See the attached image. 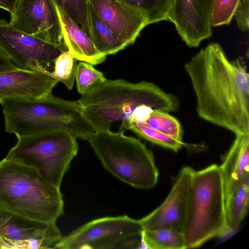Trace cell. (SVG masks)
I'll list each match as a JSON object with an SVG mask.
<instances>
[{"mask_svg": "<svg viewBox=\"0 0 249 249\" xmlns=\"http://www.w3.org/2000/svg\"><path fill=\"white\" fill-rule=\"evenodd\" d=\"M199 117L235 135L249 133V74L241 60H230L212 43L185 64Z\"/></svg>", "mask_w": 249, "mask_h": 249, "instance_id": "1", "label": "cell"}, {"mask_svg": "<svg viewBox=\"0 0 249 249\" xmlns=\"http://www.w3.org/2000/svg\"><path fill=\"white\" fill-rule=\"evenodd\" d=\"M82 113L95 132L110 130L120 123L118 131L129 130L133 122H142L152 111L174 112L179 107L177 97L155 84L108 80L78 100Z\"/></svg>", "mask_w": 249, "mask_h": 249, "instance_id": "2", "label": "cell"}, {"mask_svg": "<svg viewBox=\"0 0 249 249\" xmlns=\"http://www.w3.org/2000/svg\"><path fill=\"white\" fill-rule=\"evenodd\" d=\"M1 105L5 130L17 137L63 130L88 141L95 132L78 101L63 100L52 94L38 99H6Z\"/></svg>", "mask_w": 249, "mask_h": 249, "instance_id": "3", "label": "cell"}, {"mask_svg": "<svg viewBox=\"0 0 249 249\" xmlns=\"http://www.w3.org/2000/svg\"><path fill=\"white\" fill-rule=\"evenodd\" d=\"M0 205L31 219L56 223L63 213L62 194L34 168L0 161Z\"/></svg>", "mask_w": 249, "mask_h": 249, "instance_id": "4", "label": "cell"}, {"mask_svg": "<svg viewBox=\"0 0 249 249\" xmlns=\"http://www.w3.org/2000/svg\"><path fill=\"white\" fill-rule=\"evenodd\" d=\"M182 233L186 249L228 233L223 181L217 164L194 171Z\"/></svg>", "mask_w": 249, "mask_h": 249, "instance_id": "5", "label": "cell"}, {"mask_svg": "<svg viewBox=\"0 0 249 249\" xmlns=\"http://www.w3.org/2000/svg\"><path fill=\"white\" fill-rule=\"evenodd\" d=\"M104 167L131 185L149 189L157 184L159 171L152 152L140 140L124 132H95L88 141Z\"/></svg>", "mask_w": 249, "mask_h": 249, "instance_id": "6", "label": "cell"}, {"mask_svg": "<svg viewBox=\"0 0 249 249\" xmlns=\"http://www.w3.org/2000/svg\"><path fill=\"white\" fill-rule=\"evenodd\" d=\"M5 159L34 168L44 179L60 189L62 180L78 150L76 138L63 131L18 137Z\"/></svg>", "mask_w": 249, "mask_h": 249, "instance_id": "7", "label": "cell"}, {"mask_svg": "<svg viewBox=\"0 0 249 249\" xmlns=\"http://www.w3.org/2000/svg\"><path fill=\"white\" fill-rule=\"evenodd\" d=\"M142 227L127 215L91 220L62 237L55 249H139Z\"/></svg>", "mask_w": 249, "mask_h": 249, "instance_id": "8", "label": "cell"}, {"mask_svg": "<svg viewBox=\"0 0 249 249\" xmlns=\"http://www.w3.org/2000/svg\"><path fill=\"white\" fill-rule=\"evenodd\" d=\"M0 49L20 69L50 74L55 61L65 50L54 44L28 34L0 19Z\"/></svg>", "mask_w": 249, "mask_h": 249, "instance_id": "9", "label": "cell"}, {"mask_svg": "<svg viewBox=\"0 0 249 249\" xmlns=\"http://www.w3.org/2000/svg\"><path fill=\"white\" fill-rule=\"evenodd\" d=\"M62 237L55 223L31 219L0 205V249H55Z\"/></svg>", "mask_w": 249, "mask_h": 249, "instance_id": "10", "label": "cell"}, {"mask_svg": "<svg viewBox=\"0 0 249 249\" xmlns=\"http://www.w3.org/2000/svg\"><path fill=\"white\" fill-rule=\"evenodd\" d=\"M10 23L17 29L68 51L57 7L52 0H18Z\"/></svg>", "mask_w": 249, "mask_h": 249, "instance_id": "11", "label": "cell"}, {"mask_svg": "<svg viewBox=\"0 0 249 249\" xmlns=\"http://www.w3.org/2000/svg\"><path fill=\"white\" fill-rule=\"evenodd\" d=\"M214 0H172L168 20L173 23L182 40L197 47L212 35L211 24Z\"/></svg>", "mask_w": 249, "mask_h": 249, "instance_id": "12", "label": "cell"}, {"mask_svg": "<svg viewBox=\"0 0 249 249\" xmlns=\"http://www.w3.org/2000/svg\"><path fill=\"white\" fill-rule=\"evenodd\" d=\"M194 171L190 167H184L180 171L164 202L139 220L143 231L167 229L182 232Z\"/></svg>", "mask_w": 249, "mask_h": 249, "instance_id": "13", "label": "cell"}, {"mask_svg": "<svg viewBox=\"0 0 249 249\" xmlns=\"http://www.w3.org/2000/svg\"><path fill=\"white\" fill-rule=\"evenodd\" d=\"M97 16L126 46L133 44L147 25L140 11L120 0H89Z\"/></svg>", "mask_w": 249, "mask_h": 249, "instance_id": "14", "label": "cell"}, {"mask_svg": "<svg viewBox=\"0 0 249 249\" xmlns=\"http://www.w3.org/2000/svg\"><path fill=\"white\" fill-rule=\"evenodd\" d=\"M58 82L50 74L40 71L18 69L0 72V104L6 99L47 97Z\"/></svg>", "mask_w": 249, "mask_h": 249, "instance_id": "15", "label": "cell"}, {"mask_svg": "<svg viewBox=\"0 0 249 249\" xmlns=\"http://www.w3.org/2000/svg\"><path fill=\"white\" fill-rule=\"evenodd\" d=\"M235 139L219 166L224 185L225 204L249 176V133L235 135Z\"/></svg>", "mask_w": 249, "mask_h": 249, "instance_id": "16", "label": "cell"}, {"mask_svg": "<svg viewBox=\"0 0 249 249\" xmlns=\"http://www.w3.org/2000/svg\"><path fill=\"white\" fill-rule=\"evenodd\" d=\"M57 9L62 26L63 42L71 55L77 60L92 65L105 61L107 55L97 50L88 35L64 11L57 7Z\"/></svg>", "mask_w": 249, "mask_h": 249, "instance_id": "17", "label": "cell"}, {"mask_svg": "<svg viewBox=\"0 0 249 249\" xmlns=\"http://www.w3.org/2000/svg\"><path fill=\"white\" fill-rule=\"evenodd\" d=\"M89 24L90 38L100 53L113 54L126 47L97 16L89 3Z\"/></svg>", "mask_w": 249, "mask_h": 249, "instance_id": "18", "label": "cell"}, {"mask_svg": "<svg viewBox=\"0 0 249 249\" xmlns=\"http://www.w3.org/2000/svg\"><path fill=\"white\" fill-rule=\"evenodd\" d=\"M249 203V176H247L225 204L228 233L236 230L247 214Z\"/></svg>", "mask_w": 249, "mask_h": 249, "instance_id": "19", "label": "cell"}, {"mask_svg": "<svg viewBox=\"0 0 249 249\" xmlns=\"http://www.w3.org/2000/svg\"><path fill=\"white\" fill-rule=\"evenodd\" d=\"M185 249L181 232L163 229L143 231L139 249Z\"/></svg>", "mask_w": 249, "mask_h": 249, "instance_id": "20", "label": "cell"}, {"mask_svg": "<svg viewBox=\"0 0 249 249\" xmlns=\"http://www.w3.org/2000/svg\"><path fill=\"white\" fill-rule=\"evenodd\" d=\"M142 13L148 24L168 20L172 0H120Z\"/></svg>", "mask_w": 249, "mask_h": 249, "instance_id": "21", "label": "cell"}, {"mask_svg": "<svg viewBox=\"0 0 249 249\" xmlns=\"http://www.w3.org/2000/svg\"><path fill=\"white\" fill-rule=\"evenodd\" d=\"M141 123L160 133L182 141V130L180 123L167 112L152 111L146 119Z\"/></svg>", "mask_w": 249, "mask_h": 249, "instance_id": "22", "label": "cell"}, {"mask_svg": "<svg viewBox=\"0 0 249 249\" xmlns=\"http://www.w3.org/2000/svg\"><path fill=\"white\" fill-rule=\"evenodd\" d=\"M90 37L89 0H52Z\"/></svg>", "mask_w": 249, "mask_h": 249, "instance_id": "23", "label": "cell"}, {"mask_svg": "<svg viewBox=\"0 0 249 249\" xmlns=\"http://www.w3.org/2000/svg\"><path fill=\"white\" fill-rule=\"evenodd\" d=\"M129 130L139 137L155 144L175 152L183 145V141H179L154 129L141 122H133Z\"/></svg>", "mask_w": 249, "mask_h": 249, "instance_id": "24", "label": "cell"}, {"mask_svg": "<svg viewBox=\"0 0 249 249\" xmlns=\"http://www.w3.org/2000/svg\"><path fill=\"white\" fill-rule=\"evenodd\" d=\"M106 79L103 73L90 64L82 61L77 65L75 80L77 90L81 95L91 91Z\"/></svg>", "mask_w": 249, "mask_h": 249, "instance_id": "25", "label": "cell"}, {"mask_svg": "<svg viewBox=\"0 0 249 249\" xmlns=\"http://www.w3.org/2000/svg\"><path fill=\"white\" fill-rule=\"evenodd\" d=\"M77 60L68 51H63L56 58L53 71L50 75L62 82L69 89L75 80Z\"/></svg>", "mask_w": 249, "mask_h": 249, "instance_id": "26", "label": "cell"}, {"mask_svg": "<svg viewBox=\"0 0 249 249\" xmlns=\"http://www.w3.org/2000/svg\"><path fill=\"white\" fill-rule=\"evenodd\" d=\"M240 0H214L211 24L212 27L229 25Z\"/></svg>", "mask_w": 249, "mask_h": 249, "instance_id": "27", "label": "cell"}, {"mask_svg": "<svg viewBox=\"0 0 249 249\" xmlns=\"http://www.w3.org/2000/svg\"><path fill=\"white\" fill-rule=\"evenodd\" d=\"M238 28L247 32L249 27V0H240L234 15Z\"/></svg>", "mask_w": 249, "mask_h": 249, "instance_id": "28", "label": "cell"}, {"mask_svg": "<svg viewBox=\"0 0 249 249\" xmlns=\"http://www.w3.org/2000/svg\"><path fill=\"white\" fill-rule=\"evenodd\" d=\"M16 66L7 55L0 49V72L17 70Z\"/></svg>", "mask_w": 249, "mask_h": 249, "instance_id": "29", "label": "cell"}, {"mask_svg": "<svg viewBox=\"0 0 249 249\" xmlns=\"http://www.w3.org/2000/svg\"><path fill=\"white\" fill-rule=\"evenodd\" d=\"M18 0H0V8L3 9L11 14L13 12Z\"/></svg>", "mask_w": 249, "mask_h": 249, "instance_id": "30", "label": "cell"}]
</instances>
